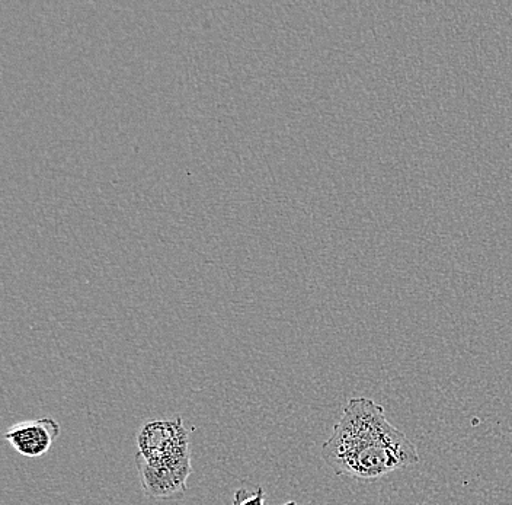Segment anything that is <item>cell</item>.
<instances>
[{"instance_id":"5b68a950","label":"cell","mask_w":512,"mask_h":505,"mask_svg":"<svg viewBox=\"0 0 512 505\" xmlns=\"http://www.w3.org/2000/svg\"><path fill=\"white\" fill-rule=\"evenodd\" d=\"M232 505H268L264 488L258 487L254 491L240 488L233 494Z\"/></svg>"},{"instance_id":"6da1fadb","label":"cell","mask_w":512,"mask_h":505,"mask_svg":"<svg viewBox=\"0 0 512 505\" xmlns=\"http://www.w3.org/2000/svg\"><path fill=\"white\" fill-rule=\"evenodd\" d=\"M326 465L342 478L374 482L418 465V449L390 423L383 405L366 396L351 398L322 446Z\"/></svg>"},{"instance_id":"7a4b0ae2","label":"cell","mask_w":512,"mask_h":505,"mask_svg":"<svg viewBox=\"0 0 512 505\" xmlns=\"http://www.w3.org/2000/svg\"><path fill=\"white\" fill-rule=\"evenodd\" d=\"M190 434L181 417L149 421L137 433V456L150 465L192 469Z\"/></svg>"},{"instance_id":"3957f363","label":"cell","mask_w":512,"mask_h":505,"mask_svg":"<svg viewBox=\"0 0 512 505\" xmlns=\"http://www.w3.org/2000/svg\"><path fill=\"white\" fill-rule=\"evenodd\" d=\"M136 466L139 471L140 485L144 495L155 501L181 500L187 492L188 478L192 469L169 468L144 462L136 455Z\"/></svg>"},{"instance_id":"8992f818","label":"cell","mask_w":512,"mask_h":505,"mask_svg":"<svg viewBox=\"0 0 512 505\" xmlns=\"http://www.w3.org/2000/svg\"><path fill=\"white\" fill-rule=\"evenodd\" d=\"M284 505H297L296 501H288V503Z\"/></svg>"},{"instance_id":"277c9868","label":"cell","mask_w":512,"mask_h":505,"mask_svg":"<svg viewBox=\"0 0 512 505\" xmlns=\"http://www.w3.org/2000/svg\"><path fill=\"white\" fill-rule=\"evenodd\" d=\"M59 436L60 424L56 420L40 418L12 425L3 437L19 455L35 459L46 455Z\"/></svg>"}]
</instances>
